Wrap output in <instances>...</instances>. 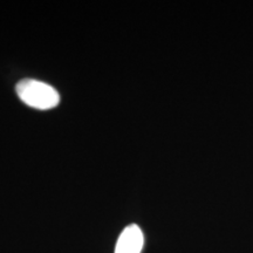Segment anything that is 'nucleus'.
Returning a JSON list of instances; mask_svg holds the SVG:
<instances>
[{"instance_id": "nucleus-1", "label": "nucleus", "mask_w": 253, "mask_h": 253, "mask_svg": "<svg viewBox=\"0 0 253 253\" xmlns=\"http://www.w3.org/2000/svg\"><path fill=\"white\" fill-rule=\"evenodd\" d=\"M19 99L32 108L47 110L56 107L60 102V95L55 88L46 82L24 79L15 87Z\"/></svg>"}, {"instance_id": "nucleus-2", "label": "nucleus", "mask_w": 253, "mask_h": 253, "mask_svg": "<svg viewBox=\"0 0 253 253\" xmlns=\"http://www.w3.org/2000/svg\"><path fill=\"white\" fill-rule=\"evenodd\" d=\"M144 244L143 232L136 224L126 226L116 243L115 253H141Z\"/></svg>"}]
</instances>
